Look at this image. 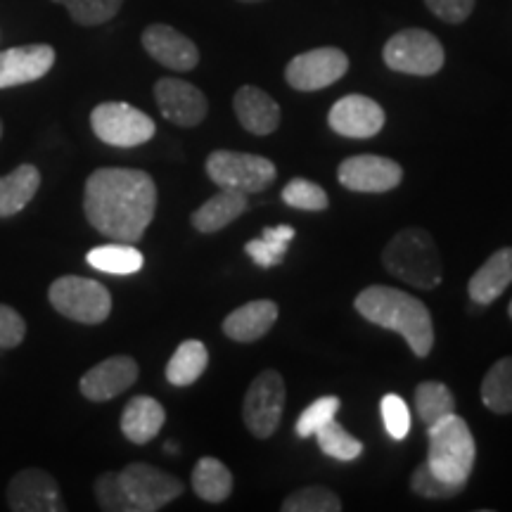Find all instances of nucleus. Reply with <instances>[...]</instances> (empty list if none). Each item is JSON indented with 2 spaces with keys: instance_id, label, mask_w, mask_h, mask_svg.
I'll return each mask as SVG.
<instances>
[{
  "instance_id": "obj_23",
  "label": "nucleus",
  "mask_w": 512,
  "mask_h": 512,
  "mask_svg": "<svg viewBox=\"0 0 512 512\" xmlns=\"http://www.w3.org/2000/svg\"><path fill=\"white\" fill-rule=\"evenodd\" d=\"M247 209V195L238 190H221L211 200L202 204L200 209L192 214V226L204 235L219 233L226 226H230L235 219H240Z\"/></svg>"
},
{
  "instance_id": "obj_7",
  "label": "nucleus",
  "mask_w": 512,
  "mask_h": 512,
  "mask_svg": "<svg viewBox=\"0 0 512 512\" xmlns=\"http://www.w3.org/2000/svg\"><path fill=\"white\" fill-rule=\"evenodd\" d=\"M207 174L221 190H238L249 197L275 181V164L247 152L216 150L207 157Z\"/></svg>"
},
{
  "instance_id": "obj_11",
  "label": "nucleus",
  "mask_w": 512,
  "mask_h": 512,
  "mask_svg": "<svg viewBox=\"0 0 512 512\" xmlns=\"http://www.w3.org/2000/svg\"><path fill=\"white\" fill-rule=\"evenodd\" d=\"M349 72V57L339 48H316L297 55L285 67V79L294 91H320Z\"/></svg>"
},
{
  "instance_id": "obj_4",
  "label": "nucleus",
  "mask_w": 512,
  "mask_h": 512,
  "mask_svg": "<svg viewBox=\"0 0 512 512\" xmlns=\"http://www.w3.org/2000/svg\"><path fill=\"white\" fill-rule=\"evenodd\" d=\"M430 430V451L427 465L444 477L446 482L467 484L477 458V444L467 422L460 415L451 413L444 420L427 427Z\"/></svg>"
},
{
  "instance_id": "obj_35",
  "label": "nucleus",
  "mask_w": 512,
  "mask_h": 512,
  "mask_svg": "<svg viewBox=\"0 0 512 512\" xmlns=\"http://www.w3.org/2000/svg\"><path fill=\"white\" fill-rule=\"evenodd\" d=\"M95 498L98 505L107 512H136L133 503L128 501L119 472H105L95 479Z\"/></svg>"
},
{
  "instance_id": "obj_3",
  "label": "nucleus",
  "mask_w": 512,
  "mask_h": 512,
  "mask_svg": "<svg viewBox=\"0 0 512 512\" xmlns=\"http://www.w3.org/2000/svg\"><path fill=\"white\" fill-rule=\"evenodd\" d=\"M382 264L394 278L418 290H434L441 283V271H444L437 242L422 228H406L396 233L384 247Z\"/></svg>"
},
{
  "instance_id": "obj_1",
  "label": "nucleus",
  "mask_w": 512,
  "mask_h": 512,
  "mask_svg": "<svg viewBox=\"0 0 512 512\" xmlns=\"http://www.w3.org/2000/svg\"><path fill=\"white\" fill-rule=\"evenodd\" d=\"M157 185L140 169L107 166L88 176L83 211L95 230L117 242H138L155 219Z\"/></svg>"
},
{
  "instance_id": "obj_15",
  "label": "nucleus",
  "mask_w": 512,
  "mask_h": 512,
  "mask_svg": "<svg viewBox=\"0 0 512 512\" xmlns=\"http://www.w3.org/2000/svg\"><path fill=\"white\" fill-rule=\"evenodd\" d=\"M328 124L344 138L366 140L382 131L384 110L366 95H347L337 100L328 114Z\"/></svg>"
},
{
  "instance_id": "obj_28",
  "label": "nucleus",
  "mask_w": 512,
  "mask_h": 512,
  "mask_svg": "<svg viewBox=\"0 0 512 512\" xmlns=\"http://www.w3.org/2000/svg\"><path fill=\"white\" fill-rule=\"evenodd\" d=\"M482 401L498 415L512 413V356H505L491 366L482 382Z\"/></svg>"
},
{
  "instance_id": "obj_22",
  "label": "nucleus",
  "mask_w": 512,
  "mask_h": 512,
  "mask_svg": "<svg viewBox=\"0 0 512 512\" xmlns=\"http://www.w3.org/2000/svg\"><path fill=\"white\" fill-rule=\"evenodd\" d=\"M164 406L152 396H136L121 413V432L131 444H150L164 427Z\"/></svg>"
},
{
  "instance_id": "obj_19",
  "label": "nucleus",
  "mask_w": 512,
  "mask_h": 512,
  "mask_svg": "<svg viewBox=\"0 0 512 512\" xmlns=\"http://www.w3.org/2000/svg\"><path fill=\"white\" fill-rule=\"evenodd\" d=\"M235 114L252 136H271L280 126V107L271 95L256 86H242L233 98Z\"/></svg>"
},
{
  "instance_id": "obj_20",
  "label": "nucleus",
  "mask_w": 512,
  "mask_h": 512,
  "mask_svg": "<svg viewBox=\"0 0 512 512\" xmlns=\"http://www.w3.org/2000/svg\"><path fill=\"white\" fill-rule=\"evenodd\" d=\"M512 283V247L498 249L477 268V273L470 278V299L477 306L494 304Z\"/></svg>"
},
{
  "instance_id": "obj_39",
  "label": "nucleus",
  "mask_w": 512,
  "mask_h": 512,
  "mask_svg": "<svg viewBox=\"0 0 512 512\" xmlns=\"http://www.w3.org/2000/svg\"><path fill=\"white\" fill-rule=\"evenodd\" d=\"M27 337V323L12 306L0 304V349H15Z\"/></svg>"
},
{
  "instance_id": "obj_5",
  "label": "nucleus",
  "mask_w": 512,
  "mask_h": 512,
  "mask_svg": "<svg viewBox=\"0 0 512 512\" xmlns=\"http://www.w3.org/2000/svg\"><path fill=\"white\" fill-rule=\"evenodd\" d=\"M50 304L64 318L83 325H98L112 313L110 290L98 280L64 275L50 285Z\"/></svg>"
},
{
  "instance_id": "obj_10",
  "label": "nucleus",
  "mask_w": 512,
  "mask_h": 512,
  "mask_svg": "<svg viewBox=\"0 0 512 512\" xmlns=\"http://www.w3.org/2000/svg\"><path fill=\"white\" fill-rule=\"evenodd\" d=\"M128 501L136 512H157L183 494L185 484L147 463H131L119 472Z\"/></svg>"
},
{
  "instance_id": "obj_16",
  "label": "nucleus",
  "mask_w": 512,
  "mask_h": 512,
  "mask_svg": "<svg viewBox=\"0 0 512 512\" xmlns=\"http://www.w3.org/2000/svg\"><path fill=\"white\" fill-rule=\"evenodd\" d=\"M143 48L152 60L174 72H192L200 64V50L195 43L169 24H150L143 31Z\"/></svg>"
},
{
  "instance_id": "obj_12",
  "label": "nucleus",
  "mask_w": 512,
  "mask_h": 512,
  "mask_svg": "<svg viewBox=\"0 0 512 512\" xmlns=\"http://www.w3.org/2000/svg\"><path fill=\"white\" fill-rule=\"evenodd\" d=\"M8 505L15 512H64L60 486L48 472L27 467L17 472L8 486Z\"/></svg>"
},
{
  "instance_id": "obj_32",
  "label": "nucleus",
  "mask_w": 512,
  "mask_h": 512,
  "mask_svg": "<svg viewBox=\"0 0 512 512\" xmlns=\"http://www.w3.org/2000/svg\"><path fill=\"white\" fill-rule=\"evenodd\" d=\"M285 512H339L342 501L328 486H304L285 498Z\"/></svg>"
},
{
  "instance_id": "obj_41",
  "label": "nucleus",
  "mask_w": 512,
  "mask_h": 512,
  "mask_svg": "<svg viewBox=\"0 0 512 512\" xmlns=\"http://www.w3.org/2000/svg\"><path fill=\"white\" fill-rule=\"evenodd\" d=\"M178 451V444H174V441H169V444H166V453H176Z\"/></svg>"
},
{
  "instance_id": "obj_30",
  "label": "nucleus",
  "mask_w": 512,
  "mask_h": 512,
  "mask_svg": "<svg viewBox=\"0 0 512 512\" xmlns=\"http://www.w3.org/2000/svg\"><path fill=\"white\" fill-rule=\"evenodd\" d=\"M318 446L325 456L342 460V463H349V460H356L363 453V444L356 437L344 430L337 420L325 422L323 427L316 432Z\"/></svg>"
},
{
  "instance_id": "obj_6",
  "label": "nucleus",
  "mask_w": 512,
  "mask_h": 512,
  "mask_svg": "<svg viewBox=\"0 0 512 512\" xmlns=\"http://www.w3.org/2000/svg\"><path fill=\"white\" fill-rule=\"evenodd\" d=\"M384 64L394 72L432 76L441 72L446 53L439 38L425 29H403L384 43Z\"/></svg>"
},
{
  "instance_id": "obj_8",
  "label": "nucleus",
  "mask_w": 512,
  "mask_h": 512,
  "mask_svg": "<svg viewBox=\"0 0 512 512\" xmlns=\"http://www.w3.org/2000/svg\"><path fill=\"white\" fill-rule=\"evenodd\" d=\"M93 133L114 147H138L152 140L157 126L128 102H102L91 114Z\"/></svg>"
},
{
  "instance_id": "obj_17",
  "label": "nucleus",
  "mask_w": 512,
  "mask_h": 512,
  "mask_svg": "<svg viewBox=\"0 0 512 512\" xmlns=\"http://www.w3.org/2000/svg\"><path fill=\"white\" fill-rule=\"evenodd\" d=\"M138 380V363L131 356H112L81 377L79 389L88 401H110Z\"/></svg>"
},
{
  "instance_id": "obj_33",
  "label": "nucleus",
  "mask_w": 512,
  "mask_h": 512,
  "mask_svg": "<svg viewBox=\"0 0 512 512\" xmlns=\"http://www.w3.org/2000/svg\"><path fill=\"white\" fill-rule=\"evenodd\" d=\"M283 202L287 207L302 209V211H325L330 207L328 192L320 185L306 181V178H294L285 185Z\"/></svg>"
},
{
  "instance_id": "obj_27",
  "label": "nucleus",
  "mask_w": 512,
  "mask_h": 512,
  "mask_svg": "<svg viewBox=\"0 0 512 512\" xmlns=\"http://www.w3.org/2000/svg\"><path fill=\"white\" fill-rule=\"evenodd\" d=\"M86 261L88 266L95 268V271L112 275H133L145 264L143 254H140L133 245H128V242H114V245L95 247L88 252Z\"/></svg>"
},
{
  "instance_id": "obj_37",
  "label": "nucleus",
  "mask_w": 512,
  "mask_h": 512,
  "mask_svg": "<svg viewBox=\"0 0 512 512\" xmlns=\"http://www.w3.org/2000/svg\"><path fill=\"white\" fill-rule=\"evenodd\" d=\"M382 408V420L387 427L389 437L394 441H403L411 432V411H408L406 401L399 394H387L380 403Z\"/></svg>"
},
{
  "instance_id": "obj_38",
  "label": "nucleus",
  "mask_w": 512,
  "mask_h": 512,
  "mask_svg": "<svg viewBox=\"0 0 512 512\" xmlns=\"http://www.w3.org/2000/svg\"><path fill=\"white\" fill-rule=\"evenodd\" d=\"M245 252H247L249 256H252V261H254L256 266H261V268H273V266L283 264L285 252H287V245H285V242L264 238V235H261V238L247 242Z\"/></svg>"
},
{
  "instance_id": "obj_29",
  "label": "nucleus",
  "mask_w": 512,
  "mask_h": 512,
  "mask_svg": "<svg viewBox=\"0 0 512 512\" xmlns=\"http://www.w3.org/2000/svg\"><path fill=\"white\" fill-rule=\"evenodd\" d=\"M415 408H418L420 420L430 427L434 422L444 420L446 415L456 413V399L446 384L422 382L415 389Z\"/></svg>"
},
{
  "instance_id": "obj_13",
  "label": "nucleus",
  "mask_w": 512,
  "mask_h": 512,
  "mask_svg": "<svg viewBox=\"0 0 512 512\" xmlns=\"http://www.w3.org/2000/svg\"><path fill=\"white\" fill-rule=\"evenodd\" d=\"M155 98L164 119L183 128L202 124L209 112V102L200 88L192 86L188 81L171 79V76L157 81Z\"/></svg>"
},
{
  "instance_id": "obj_43",
  "label": "nucleus",
  "mask_w": 512,
  "mask_h": 512,
  "mask_svg": "<svg viewBox=\"0 0 512 512\" xmlns=\"http://www.w3.org/2000/svg\"><path fill=\"white\" fill-rule=\"evenodd\" d=\"M508 313H510V318H512V302H510V306H508Z\"/></svg>"
},
{
  "instance_id": "obj_14",
  "label": "nucleus",
  "mask_w": 512,
  "mask_h": 512,
  "mask_svg": "<svg viewBox=\"0 0 512 512\" xmlns=\"http://www.w3.org/2000/svg\"><path fill=\"white\" fill-rule=\"evenodd\" d=\"M403 181V169L394 159L356 155L339 164V183L354 192H387Z\"/></svg>"
},
{
  "instance_id": "obj_9",
  "label": "nucleus",
  "mask_w": 512,
  "mask_h": 512,
  "mask_svg": "<svg viewBox=\"0 0 512 512\" xmlns=\"http://www.w3.org/2000/svg\"><path fill=\"white\" fill-rule=\"evenodd\" d=\"M285 396V380L275 370H264L249 384L242 415H245L247 430L256 439H271L278 432L285 411Z\"/></svg>"
},
{
  "instance_id": "obj_42",
  "label": "nucleus",
  "mask_w": 512,
  "mask_h": 512,
  "mask_svg": "<svg viewBox=\"0 0 512 512\" xmlns=\"http://www.w3.org/2000/svg\"><path fill=\"white\" fill-rule=\"evenodd\" d=\"M240 3H261V0H240Z\"/></svg>"
},
{
  "instance_id": "obj_36",
  "label": "nucleus",
  "mask_w": 512,
  "mask_h": 512,
  "mask_svg": "<svg viewBox=\"0 0 512 512\" xmlns=\"http://www.w3.org/2000/svg\"><path fill=\"white\" fill-rule=\"evenodd\" d=\"M339 411V399L337 396H320L318 401H313L309 408H304V413L299 415L297 420V434L302 439L316 434L325 422L335 420V415Z\"/></svg>"
},
{
  "instance_id": "obj_31",
  "label": "nucleus",
  "mask_w": 512,
  "mask_h": 512,
  "mask_svg": "<svg viewBox=\"0 0 512 512\" xmlns=\"http://www.w3.org/2000/svg\"><path fill=\"white\" fill-rule=\"evenodd\" d=\"M69 10V17L81 27H100L117 17L124 0H53Z\"/></svg>"
},
{
  "instance_id": "obj_44",
  "label": "nucleus",
  "mask_w": 512,
  "mask_h": 512,
  "mask_svg": "<svg viewBox=\"0 0 512 512\" xmlns=\"http://www.w3.org/2000/svg\"><path fill=\"white\" fill-rule=\"evenodd\" d=\"M0 136H3V124H0Z\"/></svg>"
},
{
  "instance_id": "obj_24",
  "label": "nucleus",
  "mask_w": 512,
  "mask_h": 512,
  "mask_svg": "<svg viewBox=\"0 0 512 512\" xmlns=\"http://www.w3.org/2000/svg\"><path fill=\"white\" fill-rule=\"evenodd\" d=\"M41 185V171L34 164H22L8 176H0V219H10L34 200Z\"/></svg>"
},
{
  "instance_id": "obj_21",
  "label": "nucleus",
  "mask_w": 512,
  "mask_h": 512,
  "mask_svg": "<svg viewBox=\"0 0 512 512\" xmlns=\"http://www.w3.org/2000/svg\"><path fill=\"white\" fill-rule=\"evenodd\" d=\"M275 320H278V304L271 299H256L228 313V318L223 320V332L235 342H256L271 332Z\"/></svg>"
},
{
  "instance_id": "obj_2",
  "label": "nucleus",
  "mask_w": 512,
  "mask_h": 512,
  "mask_svg": "<svg viewBox=\"0 0 512 512\" xmlns=\"http://www.w3.org/2000/svg\"><path fill=\"white\" fill-rule=\"evenodd\" d=\"M356 311L384 330H394L406 339L418 358H427L434 347V323L430 309L396 287L373 285L356 297Z\"/></svg>"
},
{
  "instance_id": "obj_18",
  "label": "nucleus",
  "mask_w": 512,
  "mask_h": 512,
  "mask_svg": "<svg viewBox=\"0 0 512 512\" xmlns=\"http://www.w3.org/2000/svg\"><path fill=\"white\" fill-rule=\"evenodd\" d=\"M55 64V50L46 43L19 46L0 53V88H15L43 79Z\"/></svg>"
},
{
  "instance_id": "obj_40",
  "label": "nucleus",
  "mask_w": 512,
  "mask_h": 512,
  "mask_svg": "<svg viewBox=\"0 0 512 512\" xmlns=\"http://www.w3.org/2000/svg\"><path fill=\"white\" fill-rule=\"evenodd\" d=\"M434 17L446 24H463L475 10L477 0H425Z\"/></svg>"
},
{
  "instance_id": "obj_34",
  "label": "nucleus",
  "mask_w": 512,
  "mask_h": 512,
  "mask_svg": "<svg viewBox=\"0 0 512 512\" xmlns=\"http://www.w3.org/2000/svg\"><path fill=\"white\" fill-rule=\"evenodd\" d=\"M465 486L467 484H460V482H446V479L439 477L427 463H422L411 477V489L415 494L422 498H432V501L458 496Z\"/></svg>"
},
{
  "instance_id": "obj_25",
  "label": "nucleus",
  "mask_w": 512,
  "mask_h": 512,
  "mask_svg": "<svg viewBox=\"0 0 512 512\" xmlns=\"http://www.w3.org/2000/svg\"><path fill=\"white\" fill-rule=\"evenodd\" d=\"M209 366V351L200 339H188L174 351L169 366H166V380L174 387H190L200 380Z\"/></svg>"
},
{
  "instance_id": "obj_26",
  "label": "nucleus",
  "mask_w": 512,
  "mask_h": 512,
  "mask_svg": "<svg viewBox=\"0 0 512 512\" xmlns=\"http://www.w3.org/2000/svg\"><path fill=\"white\" fill-rule=\"evenodd\" d=\"M192 489L207 503H223L233 494V475L221 460L202 458L192 470Z\"/></svg>"
}]
</instances>
